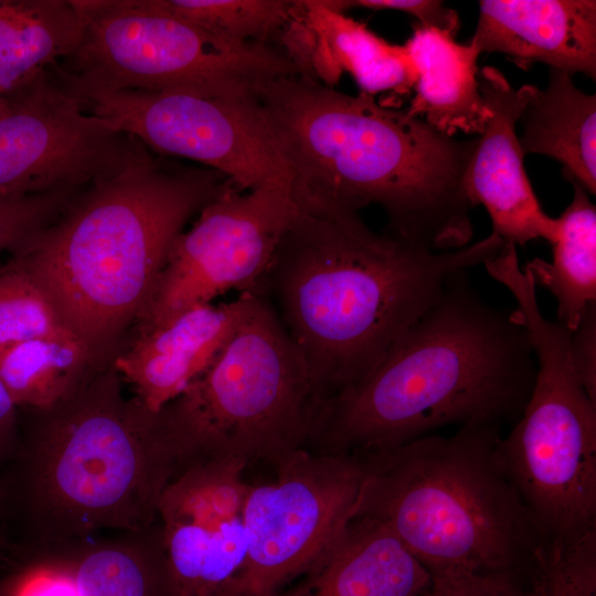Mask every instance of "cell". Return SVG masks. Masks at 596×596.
<instances>
[{
    "mask_svg": "<svg viewBox=\"0 0 596 596\" xmlns=\"http://www.w3.org/2000/svg\"><path fill=\"white\" fill-rule=\"evenodd\" d=\"M503 245L491 233L436 251L354 211L296 206L257 295L273 299L324 400L363 380L456 277Z\"/></svg>",
    "mask_w": 596,
    "mask_h": 596,
    "instance_id": "6da1fadb",
    "label": "cell"
},
{
    "mask_svg": "<svg viewBox=\"0 0 596 596\" xmlns=\"http://www.w3.org/2000/svg\"><path fill=\"white\" fill-rule=\"evenodd\" d=\"M257 98L297 207L359 213L376 204L385 228L432 249L470 244L462 180L475 138L448 137L372 95L300 74L267 82Z\"/></svg>",
    "mask_w": 596,
    "mask_h": 596,
    "instance_id": "7a4b0ae2",
    "label": "cell"
},
{
    "mask_svg": "<svg viewBox=\"0 0 596 596\" xmlns=\"http://www.w3.org/2000/svg\"><path fill=\"white\" fill-rule=\"evenodd\" d=\"M535 369L514 310L488 304L464 273L363 380L321 401L307 449L361 455L448 425L514 424Z\"/></svg>",
    "mask_w": 596,
    "mask_h": 596,
    "instance_id": "3957f363",
    "label": "cell"
},
{
    "mask_svg": "<svg viewBox=\"0 0 596 596\" xmlns=\"http://www.w3.org/2000/svg\"><path fill=\"white\" fill-rule=\"evenodd\" d=\"M111 363L33 419L0 485V524H19L20 562L45 557L104 532H142L158 522L174 460L158 413L123 394Z\"/></svg>",
    "mask_w": 596,
    "mask_h": 596,
    "instance_id": "277c9868",
    "label": "cell"
},
{
    "mask_svg": "<svg viewBox=\"0 0 596 596\" xmlns=\"http://www.w3.org/2000/svg\"><path fill=\"white\" fill-rule=\"evenodd\" d=\"M222 178L158 158L141 145L12 253L97 369L119 352V341L152 296L174 240L217 194Z\"/></svg>",
    "mask_w": 596,
    "mask_h": 596,
    "instance_id": "5b68a950",
    "label": "cell"
},
{
    "mask_svg": "<svg viewBox=\"0 0 596 596\" xmlns=\"http://www.w3.org/2000/svg\"><path fill=\"white\" fill-rule=\"evenodd\" d=\"M500 428L460 427L358 455L353 518L389 528L433 579L525 576L552 546L504 472Z\"/></svg>",
    "mask_w": 596,
    "mask_h": 596,
    "instance_id": "8992f818",
    "label": "cell"
},
{
    "mask_svg": "<svg viewBox=\"0 0 596 596\" xmlns=\"http://www.w3.org/2000/svg\"><path fill=\"white\" fill-rule=\"evenodd\" d=\"M321 401L299 350L256 294L215 358L158 419L174 473L205 461L277 465L307 448Z\"/></svg>",
    "mask_w": 596,
    "mask_h": 596,
    "instance_id": "52a82bcc",
    "label": "cell"
},
{
    "mask_svg": "<svg viewBox=\"0 0 596 596\" xmlns=\"http://www.w3.org/2000/svg\"><path fill=\"white\" fill-rule=\"evenodd\" d=\"M77 47L50 73L61 83L109 91L253 98L269 81L299 74L270 43L217 38L156 0H76Z\"/></svg>",
    "mask_w": 596,
    "mask_h": 596,
    "instance_id": "ba28073f",
    "label": "cell"
},
{
    "mask_svg": "<svg viewBox=\"0 0 596 596\" xmlns=\"http://www.w3.org/2000/svg\"><path fill=\"white\" fill-rule=\"evenodd\" d=\"M515 301L536 369L498 456L550 544L568 546L596 531V403L575 372L571 332L544 317L535 291L522 290Z\"/></svg>",
    "mask_w": 596,
    "mask_h": 596,
    "instance_id": "9c48e42d",
    "label": "cell"
},
{
    "mask_svg": "<svg viewBox=\"0 0 596 596\" xmlns=\"http://www.w3.org/2000/svg\"><path fill=\"white\" fill-rule=\"evenodd\" d=\"M248 485L246 554L224 596H274L297 578L354 517L363 479L358 455L300 449Z\"/></svg>",
    "mask_w": 596,
    "mask_h": 596,
    "instance_id": "30bf717a",
    "label": "cell"
},
{
    "mask_svg": "<svg viewBox=\"0 0 596 596\" xmlns=\"http://www.w3.org/2000/svg\"><path fill=\"white\" fill-rule=\"evenodd\" d=\"M296 212L289 183L249 191L225 180L192 227L173 242L136 334L230 290L257 294L281 234Z\"/></svg>",
    "mask_w": 596,
    "mask_h": 596,
    "instance_id": "8fae6325",
    "label": "cell"
},
{
    "mask_svg": "<svg viewBox=\"0 0 596 596\" xmlns=\"http://www.w3.org/2000/svg\"><path fill=\"white\" fill-rule=\"evenodd\" d=\"M62 86L84 110L109 121L151 152L207 166L240 191L272 180L288 181L257 97Z\"/></svg>",
    "mask_w": 596,
    "mask_h": 596,
    "instance_id": "7c38bea8",
    "label": "cell"
},
{
    "mask_svg": "<svg viewBox=\"0 0 596 596\" xmlns=\"http://www.w3.org/2000/svg\"><path fill=\"white\" fill-rule=\"evenodd\" d=\"M141 143L81 106L47 70L0 107V198L84 189Z\"/></svg>",
    "mask_w": 596,
    "mask_h": 596,
    "instance_id": "4fadbf2b",
    "label": "cell"
},
{
    "mask_svg": "<svg viewBox=\"0 0 596 596\" xmlns=\"http://www.w3.org/2000/svg\"><path fill=\"white\" fill-rule=\"evenodd\" d=\"M246 466L205 461L171 478L158 523L174 596H224L246 554Z\"/></svg>",
    "mask_w": 596,
    "mask_h": 596,
    "instance_id": "5bb4252c",
    "label": "cell"
},
{
    "mask_svg": "<svg viewBox=\"0 0 596 596\" xmlns=\"http://www.w3.org/2000/svg\"><path fill=\"white\" fill-rule=\"evenodd\" d=\"M479 89L490 117L477 136L464 174V190L475 207L483 205L492 234L503 243L524 245L535 238L552 243L556 217L547 215L526 175L517 126L524 98L493 66L478 75Z\"/></svg>",
    "mask_w": 596,
    "mask_h": 596,
    "instance_id": "9a60e30c",
    "label": "cell"
},
{
    "mask_svg": "<svg viewBox=\"0 0 596 596\" xmlns=\"http://www.w3.org/2000/svg\"><path fill=\"white\" fill-rule=\"evenodd\" d=\"M278 46L300 75L333 87L349 73L362 93L407 95L416 82L404 45H394L348 18L331 1H294Z\"/></svg>",
    "mask_w": 596,
    "mask_h": 596,
    "instance_id": "2e32d148",
    "label": "cell"
},
{
    "mask_svg": "<svg viewBox=\"0 0 596 596\" xmlns=\"http://www.w3.org/2000/svg\"><path fill=\"white\" fill-rule=\"evenodd\" d=\"M255 295L242 292L228 302L196 306L135 334L114 356L113 368L148 411L159 413L211 363Z\"/></svg>",
    "mask_w": 596,
    "mask_h": 596,
    "instance_id": "e0dca14e",
    "label": "cell"
},
{
    "mask_svg": "<svg viewBox=\"0 0 596 596\" xmlns=\"http://www.w3.org/2000/svg\"><path fill=\"white\" fill-rule=\"evenodd\" d=\"M476 50L499 52L521 70L536 62L596 78L595 0H481Z\"/></svg>",
    "mask_w": 596,
    "mask_h": 596,
    "instance_id": "ac0fdd59",
    "label": "cell"
},
{
    "mask_svg": "<svg viewBox=\"0 0 596 596\" xmlns=\"http://www.w3.org/2000/svg\"><path fill=\"white\" fill-rule=\"evenodd\" d=\"M432 582L389 528L360 517L274 596H422Z\"/></svg>",
    "mask_w": 596,
    "mask_h": 596,
    "instance_id": "d6986e66",
    "label": "cell"
},
{
    "mask_svg": "<svg viewBox=\"0 0 596 596\" xmlns=\"http://www.w3.org/2000/svg\"><path fill=\"white\" fill-rule=\"evenodd\" d=\"M455 38L436 28L414 26L404 44L416 70L406 111L448 137L478 136L490 117L479 89L480 53Z\"/></svg>",
    "mask_w": 596,
    "mask_h": 596,
    "instance_id": "ffe728a7",
    "label": "cell"
},
{
    "mask_svg": "<svg viewBox=\"0 0 596 596\" xmlns=\"http://www.w3.org/2000/svg\"><path fill=\"white\" fill-rule=\"evenodd\" d=\"M573 75L550 68L542 89L520 87L524 104L519 123L523 132L519 143L523 155L551 157L563 166L567 181H575L596 193V95L575 86Z\"/></svg>",
    "mask_w": 596,
    "mask_h": 596,
    "instance_id": "44dd1931",
    "label": "cell"
},
{
    "mask_svg": "<svg viewBox=\"0 0 596 596\" xmlns=\"http://www.w3.org/2000/svg\"><path fill=\"white\" fill-rule=\"evenodd\" d=\"M61 563L77 596H174L157 522L142 532L95 538L41 557Z\"/></svg>",
    "mask_w": 596,
    "mask_h": 596,
    "instance_id": "7402d4cb",
    "label": "cell"
},
{
    "mask_svg": "<svg viewBox=\"0 0 596 596\" xmlns=\"http://www.w3.org/2000/svg\"><path fill=\"white\" fill-rule=\"evenodd\" d=\"M76 0H0V96H7L78 45Z\"/></svg>",
    "mask_w": 596,
    "mask_h": 596,
    "instance_id": "603a6c76",
    "label": "cell"
},
{
    "mask_svg": "<svg viewBox=\"0 0 596 596\" xmlns=\"http://www.w3.org/2000/svg\"><path fill=\"white\" fill-rule=\"evenodd\" d=\"M570 182L573 199L556 217L552 260L534 258L524 269L536 288H545L555 298L557 322L573 332L596 302V207L582 185Z\"/></svg>",
    "mask_w": 596,
    "mask_h": 596,
    "instance_id": "cb8c5ba5",
    "label": "cell"
},
{
    "mask_svg": "<svg viewBox=\"0 0 596 596\" xmlns=\"http://www.w3.org/2000/svg\"><path fill=\"white\" fill-rule=\"evenodd\" d=\"M96 370L88 349L74 334L0 344V380L18 407L50 408Z\"/></svg>",
    "mask_w": 596,
    "mask_h": 596,
    "instance_id": "d4e9b609",
    "label": "cell"
},
{
    "mask_svg": "<svg viewBox=\"0 0 596 596\" xmlns=\"http://www.w3.org/2000/svg\"><path fill=\"white\" fill-rule=\"evenodd\" d=\"M156 3L226 41L269 43L292 12L290 0H156Z\"/></svg>",
    "mask_w": 596,
    "mask_h": 596,
    "instance_id": "484cf974",
    "label": "cell"
},
{
    "mask_svg": "<svg viewBox=\"0 0 596 596\" xmlns=\"http://www.w3.org/2000/svg\"><path fill=\"white\" fill-rule=\"evenodd\" d=\"M70 334L31 274L13 258L1 265L0 344Z\"/></svg>",
    "mask_w": 596,
    "mask_h": 596,
    "instance_id": "4316f807",
    "label": "cell"
},
{
    "mask_svg": "<svg viewBox=\"0 0 596 596\" xmlns=\"http://www.w3.org/2000/svg\"><path fill=\"white\" fill-rule=\"evenodd\" d=\"M524 596H596V531L547 547L525 577Z\"/></svg>",
    "mask_w": 596,
    "mask_h": 596,
    "instance_id": "83f0119b",
    "label": "cell"
},
{
    "mask_svg": "<svg viewBox=\"0 0 596 596\" xmlns=\"http://www.w3.org/2000/svg\"><path fill=\"white\" fill-rule=\"evenodd\" d=\"M83 189L0 198V253L14 252L50 225Z\"/></svg>",
    "mask_w": 596,
    "mask_h": 596,
    "instance_id": "f1b7e54d",
    "label": "cell"
},
{
    "mask_svg": "<svg viewBox=\"0 0 596 596\" xmlns=\"http://www.w3.org/2000/svg\"><path fill=\"white\" fill-rule=\"evenodd\" d=\"M8 596H77L70 572L57 561L39 558L21 563L9 576Z\"/></svg>",
    "mask_w": 596,
    "mask_h": 596,
    "instance_id": "f546056e",
    "label": "cell"
},
{
    "mask_svg": "<svg viewBox=\"0 0 596 596\" xmlns=\"http://www.w3.org/2000/svg\"><path fill=\"white\" fill-rule=\"evenodd\" d=\"M523 576L511 573L433 579L422 596H524Z\"/></svg>",
    "mask_w": 596,
    "mask_h": 596,
    "instance_id": "4dcf8cb0",
    "label": "cell"
},
{
    "mask_svg": "<svg viewBox=\"0 0 596 596\" xmlns=\"http://www.w3.org/2000/svg\"><path fill=\"white\" fill-rule=\"evenodd\" d=\"M339 11L348 8L396 10L415 17L419 24L457 35L460 21L457 12L436 0H349L334 1Z\"/></svg>",
    "mask_w": 596,
    "mask_h": 596,
    "instance_id": "1f68e13d",
    "label": "cell"
},
{
    "mask_svg": "<svg viewBox=\"0 0 596 596\" xmlns=\"http://www.w3.org/2000/svg\"><path fill=\"white\" fill-rule=\"evenodd\" d=\"M570 351L584 390L596 403V302L586 309L578 327L571 332Z\"/></svg>",
    "mask_w": 596,
    "mask_h": 596,
    "instance_id": "d6a6232c",
    "label": "cell"
},
{
    "mask_svg": "<svg viewBox=\"0 0 596 596\" xmlns=\"http://www.w3.org/2000/svg\"><path fill=\"white\" fill-rule=\"evenodd\" d=\"M17 407L0 380V460L10 459L18 445Z\"/></svg>",
    "mask_w": 596,
    "mask_h": 596,
    "instance_id": "836d02e7",
    "label": "cell"
},
{
    "mask_svg": "<svg viewBox=\"0 0 596 596\" xmlns=\"http://www.w3.org/2000/svg\"><path fill=\"white\" fill-rule=\"evenodd\" d=\"M6 550L11 552L10 545L8 544L7 540L3 536L2 531H1V525H0V555H3L2 551H6ZM3 558H4L3 556H0V560H3Z\"/></svg>",
    "mask_w": 596,
    "mask_h": 596,
    "instance_id": "e575fe53",
    "label": "cell"
},
{
    "mask_svg": "<svg viewBox=\"0 0 596 596\" xmlns=\"http://www.w3.org/2000/svg\"><path fill=\"white\" fill-rule=\"evenodd\" d=\"M9 576L0 581V596H8Z\"/></svg>",
    "mask_w": 596,
    "mask_h": 596,
    "instance_id": "d590c367",
    "label": "cell"
},
{
    "mask_svg": "<svg viewBox=\"0 0 596 596\" xmlns=\"http://www.w3.org/2000/svg\"><path fill=\"white\" fill-rule=\"evenodd\" d=\"M2 102H3V97L0 96V107H1V105H2Z\"/></svg>",
    "mask_w": 596,
    "mask_h": 596,
    "instance_id": "8d00e7d4",
    "label": "cell"
}]
</instances>
